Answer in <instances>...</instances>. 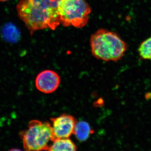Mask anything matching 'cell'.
Returning a JSON list of instances; mask_svg holds the SVG:
<instances>
[{"label": "cell", "instance_id": "obj_5", "mask_svg": "<svg viewBox=\"0 0 151 151\" xmlns=\"http://www.w3.org/2000/svg\"><path fill=\"white\" fill-rule=\"evenodd\" d=\"M53 141L57 139L69 138L74 133L77 120L73 116L63 113L55 118H51Z\"/></svg>", "mask_w": 151, "mask_h": 151}, {"label": "cell", "instance_id": "obj_3", "mask_svg": "<svg viewBox=\"0 0 151 151\" xmlns=\"http://www.w3.org/2000/svg\"><path fill=\"white\" fill-rule=\"evenodd\" d=\"M25 151L46 150L50 141H53L52 128L48 122L31 121L26 130L20 132Z\"/></svg>", "mask_w": 151, "mask_h": 151}, {"label": "cell", "instance_id": "obj_12", "mask_svg": "<svg viewBox=\"0 0 151 151\" xmlns=\"http://www.w3.org/2000/svg\"><path fill=\"white\" fill-rule=\"evenodd\" d=\"M9 1V0H0V1L1 2H5L6 1Z\"/></svg>", "mask_w": 151, "mask_h": 151}, {"label": "cell", "instance_id": "obj_7", "mask_svg": "<svg viewBox=\"0 0 151 151\" xmlns=\"http://www.w3.org/2000/svg\"><path fill=\"white\" fill-rule=\"evenodd\" d=\"M1 35L4 39L7 42L16 43L19 40L20 32L14 24L8 23L2 28Z\"/></svg>", "mask_w": 151, "mask_h": 151}, {"label": "cell", "instance_id": "obj_4", "mask_svg": "<svg viewBox=\"0 0 151 151\" xmlns=\"http://www.w3.org/2000/svg\"><path fill=\"white\" fill-rule=\"evenodd\" d=\"M91 11L86 0H60L58 4L60 23L65 27H84Z\"/></svg>", "mask_w": 151, "mask_h": 151}, {"label": "cell", "instance_id": "obj_8", "mask_svg": "<svg viewBox=\"0 0 151 151\" xmlns=\"http://www.w3.org/2000/svg\"><path fill=\"white\" fill-rule=\"evenodd\" d=\"M45 151H76V147L69 138L57 139Z\"/></svg>", "mask_w": 151, "mask_h": 151}, {"label": "cell", "instance_id": "obj_1", "mask_svg": "<svg viewBox=\"0 0 151 151\" xmlns=\"http://www.w3.org/2000/svg\"><path fill=\"white\" fill-rule=\"evenodd\" d=\"M59 1L21 0L17 6L18 15L31 34L40 29H55L61 24Z\"/></svg>", "mask_w": 151, "mask_h": 151}, {"label": "cell", "instance_id": "obj_9", "mask_svg": "<svg viewBox=\"0 0 151 151\" xmlns=\"http://www.w3.org/2000/svg\"><path fill=\"white\" fill-rule=\"evenodd\" d=\"M93 132L88 123L84 121L77 122L73 134L78 140L81 142L86 141L89 135Z\"/></svg>", "mask_w": 151, "mask_h": 151}, {"label": "cell", "instance_id": "obj_6", "mask_svg": "<svg viewBox=\"0 0 151 151\" xmlns=\"http://www.w3.org/2000/svg\"><path fill=\"white\" fill-rule=\"evenodd\" d=\"M60 82V77L56 72L46 70L38 74L35 79V86L42 93L50 94L58 88Z\"/></svg>", "mask_w": 151, "mask_h": 151}, {"label": "cell", "instance_id": "obj_11", "mask_svg": "<svg viewBox=\"0 0 151 151\" xmlns=\"http://www.w3.org/2000/svg\"><path fill=\"white\" fill-rule=\"evenodd\" d=\"M9 151H22L21 150H19V149H12L11 150H10Z\"/></svg>", "mask_w": 151, "mask_h": 151}, {"label": "cell", "instance_id": "obj_2", "mask_svg": "<svg viewBox=\"0 0 151 151\" xmlns=\"http://www.w3.org/2000/svg\"><path fill=\"white\" fill-rule=\"evenodd\" d=\"M92 55L103 61H116L123 58L128 45L116 33L101 29L91 36Z\"/></svg>", "mask_w": 151, "mask_h": 151}, {"label": "cell", "instance_id": "obj_10", "mask_svg": "<svg viewBox=\"0 0 151 151\" xmlns=\"http://www.w3.org/2000/svg\"><path fill=\"white\" fill-rule=\"evenodd\" d=\"M138 52L142 59L151 60V37L141 43Z\"/></svg>", "mask_w": 151, "mask_h": 151}]
</instances>
